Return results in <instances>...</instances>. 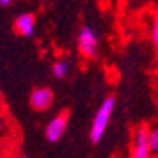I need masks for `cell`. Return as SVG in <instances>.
Masks as SVG:
<instances>
[{"label":"cell","instance_id":"cell-1","mask_svg":"<svg viewBox=\"0 0 158 158\" xmlns=\"http://www.w3.org/2000/svg\"><path fill=\"white\" fill-rule=\"evenodd\" d=\"M114 108H115V100L114 98H107L100 105V108L96 110L93 124H91V131H89V137H91L93 142H100L105 137L108 124H110V119H112V114H114Z\"/></svg>","mask_w":158,"mask_h":158},{"label":"cell","instance_id":"cell-2","mask_svg":"<svg viewBox=\"0 0 158 158\" xmlns=\"http://www.w3.org/2000/svg\"><path fill=\"white\" fill-rule=\"evenodd\" d=\"M100 48V36L93 27H82L78 32V50L85 57H94Z\"/></svg>","mask_w":158,"mask_h":158},{"label":"cell","instance_id":"cell-3","mask_svg":"<svg viewBox=\"0 0 158 158\" xmlns=\"http://www.w3.org/2000/svg\"><path fill=\"white\" fill-rule=\"evenodd\" d=\"M149 148V130L146 126L137 128L133 135V146H131V158H151Z\"/></svg>","mask_w":158,"mask_h":158},{"label":"cell","instance_id":"cell-4","mask_svg":"<svg viewBox=\"0 0 158 158\" xmlns=\"http://www.w3.org/2000/svg\"><path fill=\"white\" fill-rule=\"evenodd\" d=\"M66 128H68V115L60 114L55 115L48 124H46V130H44V135L50 142H59L66 133Z\"/></svg>","mask_w":158,"mask_h":158},{"label":"cell","instance_id":"cell-5","mask_svg":"<svg viewBox=\"0 0 158 158\" xmlns=\"http://www.w3.org/2000/svg\"><path fill=\"white\" fill-rule=\"evenodd\" d=\"M53 103V93L48 87H37L30 94V107L36 110H48Z\"/></svg>","mask_w":158,"mask_h":158},{"label":"cell","instance_id":"cell-6","mask_svg":"<svg viewBox=\"0 0 158 158\" xmlns=\"http://www.w3.org/2000/svg\"><path fill=\"white\" fill-rule=\"evenodd\" d=\"M15 32L20 36L30 37L36 32V18L30 13H23L15 20Z\"/></svg>","mask_w":158,"mask_h":158},{"label":"cell","instance_id":"cell-7","mask_svg":"<svg viewBox=\"0 0 158 158\" xmlns=\"http://www.w3.org/2000/svg\"><path fill=\"white\" fill-rule=\"evenodd\" d=\"M71 71V62L68 60V59H59L55 60L53 64H52V75L55 77V78H66L68 75Z\"/></svg>","mask_w":158,"mask_h":158},{"label":"cell","instance_id":"cell-8","mask_svg":"<svg viewBox=\"0 0 158 158\" xmlns=\"http://www.w3.org/2000/svg\"><path fill=\"white\" fill-rule=\"evenodd\" d=\"M149 148L153 155L158 153V130H151L149 131Z\"/></svg>","mask_w":158,"mask_h":158},{"label":"cell","instance_id":"cell-9","mask_svg":"<svg viewBox=\"0 0 158 158\" xmlns=\"http://www.w3.org/2000/svg\"><path fill=\"white\" fill-rule=\"evenodd\" d=\"M151 37H153V44L158 48V13H156V18H155V23H153V32H151Z\"/></svg>","mask_w":158,"mask_h":158},{"label":"cell","instance_id":"cell-10","mask_svg":"<svg viewBox=\"0 0 158 158\" xmlns=\"http://www.w3.org/2000/svg\"><path fill=\"white\" fill-rule=\"evenodd\" d=\"M11 2H13V0H0V6H4V7H6V6H9Z\"/></svg>","mask_w":158,"mask_h":158}]
</instances>
